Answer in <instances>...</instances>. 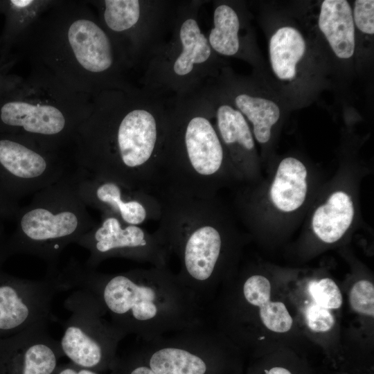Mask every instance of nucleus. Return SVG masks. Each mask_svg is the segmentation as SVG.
<instances>
[{"instance_id":"obj_29","label":"nucleus","mask_w":374,"mask_h":374,"mask_svg":"<svg viewBox=\"0 0 374 374\" xmlns=\"http://www.w3.org/2000/svg\"><path fill=\"white\" fill-rule=\"evenodd\" d=\"M305 317L308 327L315 332L328 331L335 323V319L330 310L314 302L305 308Z\"/></svg>"},{"instance_id":"obj_4","label":"nucleus","mask_w":374,"mask_h":374,"mask_svg":"<svg viewBox=\"0 0 374 374\" xmlns=\"http://www.w3.org/2000/svg\"><path fill=\"white\" fill-rule=\"evenodd\" d=\"M168 102L157 193L214 197L216 189L236 174L217 132L212 106L202 88Z\"/></svg>"},{"instance_id":"obj_8","label":"nucleus","mask_w":374,"mask_h":374,"mask_svg":"<svg viewBox=\"0 0 374 374\" xmlns=\"http://www.w3.org/2000/svg\"><path fill=\"white\" fill-rule=\"evenodd\" d=\"M203 0L180 1L167 40L143 66L145 91L163 98L197 91L226 66L211 48L199 21Z\"/></svg>"},{"instance_id":"obj_5","label":"nucleus","mask_w":374,"mask_h":374,"mask_svg":"<svg viewBox=\"0 0 374 374\" xmlns=\"http://www.w3.org/2000/svg\"><path fill=\"white\" fill-rule=\"evenodd\" d=\"M159 228L179 262L181 282L206 305L228 260L230 226L214 197L159 194Z\"/></svg>"},{"instance_id":"obj_9","label":"nucleus","mask_w":374,"mask_h":374,"mask_svg":"<svg viewBox=\"0 0 374 374\" xmlns=\"http://www.w3.org/2000/svg\"><path fill=\"white\" fill-rule=\"evenodd\" d=\"M87 1L130 69L143 66L167 40L179 3L170 0Z\"/></svg>"},{"instance_id":"obj_22","label":"nucleus","mask_w":374,"mask_h":374,"mask_svg":"<svg viewBox=\"0 0 374 374\" xmlns=\"http://www.w3.org/2000/svg\"><path fill=\"white\" fill-rule=\"evenodd\" d=\"M307 168L301 160L287 157L280 161L269 192L276 209L292 213L301 208L307 196Z\"/></svg>"},{"instance_id":"obj_12","label":"nucleus","mask_w":374,"mask_h":374,"mask_svg":"<svg viewBox=\"0 0 374 374\" xmlns=\"http://www.w3.org/2000/svg\"><path fill=\"white\" fill-rule=\"evenodd\" d=\"M155 374H222L224 351L206 323L163 336L136 349Z\"/></svg>"},{"instance_id":"obj_27","label":"nucleus","mask_w":374,"mask_h":374,"mask_svg":"<svg viewBox=\"0 0 374 374\" xmlns=\"http://www.w3.org/2000/svg\"><path fill=\"white\" fill-rule=\"evenodd\" d=\"M352 15L356 30L362 35L373 37L374 34V1L355 0Z\"/></svg>"},{"instance_id":"obj_1","label":"nucleus","mask_w":374,"mask_h":374,"mask_svg":"<svg viewBox=\"0 0 374 374\" xmlns=\"http://www.w3.org/2000/svg\"><path fill=\"white\" fill-rule=\"evenodd\" d=\"M168 118V99L141 88L98 93L73 139L78 168L156 193Z\"/></svg>"},{"instance_id":"obj_3","label":"nucleus","mask_w":374,"mask_h":374,"mask_svg":"<svg viewBox=\"0 0 374 374\" xmlns=\"http://www.w3.org/2000/svg\"><path fill=\"white\" fill-rule=\"evenodd\" d=\"M57 276L64 291L90 292L118 328L142 342L206 323L205 305L167 267L106 274L71 259Z\"/></svg>"},{"instance_id":"obj_31","label":"nucleus","mask_w":374,"mask_h":374,"mask_svg":"<svg viewBox=\"0 0 374 374\" xmlns=\"http://www.w3.org/2000/svg\"><path fill=\"white\" fill-rule=\"evenodd\" d=\"M4 220L0 215V268L3 262L8 259L6 255V242L7 240V235L5 233L3 226Z\"/></svg>"},{"instance_id":"obj_15","label":"nucleus","mask_w":374,"mask_h":374,"mask_svg":"<svg viewBox=\"0 0 374 374\" xmlns=\"http://www.w3.org/2000/svg\"><path fill=\"white\" fill-rule=\"evenodd\" d=\"M78 193L87 206L116 217L124 223L143 226L159 220L162 202L152 193L89 175L77 168Z\"/></svg>"},{"instance_id":"obj_26","label":"nucleus","mask_w":374,"mask_h":374,"mask_svg":"<svg viewBox=\"0 0 374 374\" xmlns=\"http://www.w3.org/2000/svg\"><path fill=\"white\" fill-rule=\"evenodd\" d=\"M350 303L359 313L374 315V286L370 281L361 280L355 283L350 292Z\"/></svg>"},{"instance_id":"obj_23","label":"nucleus","mask_w":374,"mask_h":374,"mask_svg":"<svg viewBox=\"0 0 374 374\" xmlns=\"http://www.w3.org/2000/svg\"><path fill=\"white\" fill-rule=\"evenodd\" d=\"M354 216L355 207L351 196L344 190H337L314 211L312 229L321 241L334 243L350 228Z\"/></svg>"},{"instance_id":"obj_16","label":"nucleus","mask_w":374,"mask_h":374,"mask_svg":"<svg viewBox=\"0 0 374 374\" xmlns=\"http://www.w3.org/2000/svg\"><path fill=\"white\" fill-rule=\"evenodd\" d=\"M305 32L291 21L279 22L268 38V60L273 78L285 90L302 88L316 75L314 48Z\"/></svg>"},{"instance_id":"obj_30","label":"nucleus","mask_w":374,"mask_h":374,"mask_svg":"<svg viewBox=\"0 0 374 374\" xmlns=\"http://www.w3.org/2000/svg\"><path fill=\"white\" fill-rule=\"evenodd\" d=\"M54 374H102V373L80 367L69 362L59 364Z\"/></svg>"},{"instance_id":"obj_21","label":"nucleus","mask_w":374,"mask_h":374,"mask_svg":"<svg viewBox=\"0 0 374 374\" xmlns=\"http://www.w3.org/2000/svg\"><path fill=\"white\" fill-rule=\"evenodd\" d=\"M346 0H323L316 14V28L333 56L339 61L352 60L356 53L357 37Z\"/></svg>"},{"instance_id":"obj_17","label":"nucleus","mask_w":374,"mask_h":374,"mask_svg":"<svg viewBox=\"0 0 374 374\" xmlns=\"http://www.w3.org/2000/svg\"><path fill=\"white\" fill-rule=\"evenodd\" d=\"M47 326L39 322L0 338V374H54L63 355Z\"/></svg>"},{"instance_id":"obj_7","label":"nucleus","mask_w":374,"mask_h":374,"mask_svg":"<svg viewBox=\"0 0 374 374\" xmlns=\"http://www.w3.org/2000/svg\"><path fill=\"white\" fill-rule=\"evenodd\" d=\"M19 92L0 108L1 130L31 139L51 150L73 144L93 108L92 96L37 69H31Z\"/></svg>"},{"instance_id":"obj_25","label":"nucleus","mask_w":374,"mask_h":374,"mask_svg":"<svg viewBox=\"0 0 374 374\" xmlns=\"http://www.w3.org/2000/svg\"><path fill=\"white\" fill-rule=\"evenodd\" d=\"M308 291L313 302L326 309H337L342 305L341 291L335 282L329 278L311 281Z\"/></svg>"},{"instance_id":"obj_2","label":"nucleus","mask_w":374,"mask_h":374,"mask_svg":"<svg viewBox=\"0 0 374 374\" xmlns=\"http://www.w3.org/2000/svg\"><path fill=\"white\" fill-rule=\"evenodd\" d=\"M31 69L94 97L127 91V64L87 1L51 0L21 36Z\"/></svg>"},{"instance_id":"obj_19","label":"nucleus","mask_w":374,"mask_h":374,"mask_svg":"<svg viewBox=\"0 0 374 374\" xmlns=\"http://www.w3.org/2000/svg\"><path fill=\"white\" fill-rule=\"evenodd\" d=\"M211 82L244 116L255 141L260 144L267 143L282 115L278 102L265 95L250 80L234 75L227 66Z\"/></svg>"},{"instance_id":"obj_18","label":"nucleus","mask_w":374,"mask_h":374,"mask_svg":"<svg viewBox=\"0 0 374 374\" xmlns=\"http://www.w3.org/2000/svg\"><path fill=\"white\" fill-rule=\"evenodd\" d=\"M213 110L214 123L237 177L254 172L256 143L244 116L211 81L202 87Z\"/></svg>"},{"instance_id":"obj_32","label":"nucleus","mask_w":374,"mask_h":374,"mask_svg":"<svg viewBox=\"0 0 374 374\" xmlns=\"http://www.w3.org/2000/svg\"><path fill=\"white\" fill-rule=\"evenodd\" d=\"M266 374H292L287 369L283 367H274Z\"/></svg>"},{"instance_id":"obj_20","label":"nucleus","mask_w":374,"mask_h":374,"mask_svg":"<svg viewBox=\"0 0 374 374\" xmlns=\"http://www.w3.org/2000/svg\"><path fill=\"white\" fill-rule=\"evenodd\" d=\"M207 39L221 57H235L256 65L258 55L244 3L213 1V26Z\"/></svg>"},{"instance_id":"obj_13","label":"nucleus","mask_w":374,"mask_h":374,"mask_svg":"<svg viewBox=\"0 0 374 374\" xmlns=\"http://www.w3.org/2000/svg\"><path fill=\"white\" fill-rule=\"evenodd\" d=\"M75 243L89 251L84 265L93 269L112 258L166 267L172 255L159 228L150 232L143 226L126 224L107 214H101L100 221Z\"/></svg>"},{"instance_id":"obj_28","label":"nucleus","mask_w":374,"mask_h":374,"mask_svg":"<svg viewBox=\"0 0 374 374\" xmlns=\"http://www.w3.org/2000/svg\"><path fill=\"white\" fill-rule=\"evenodd\" d=\"M109 374H155L144 362L136 350L117 356Z\"/></svg>"},{"instance_id":"obj_24","label":"nucleus","mask_w":374,"mask_h":374,"mask_svg":"<svg viewBox=\"0 0 374 374\" xmlns=\"http://www.w3.org/2000/svg\"><path fill=\"white\" fill-rule=\"evenodd\" d=\"M241 294L249 305L259 308V316L269 330L286 332L290 330L293 320L284 303L270 301L271 285L269 280L259 274L247 277L241 286Z\"/></svg>"},{"instance_id":"obj_14","label":"nucleus","mask_w":374,"mask_h":374,"mask_svg":"<svg viewBox=\"0 0 374 374\" xmlns=\"http://www.w3.org/2000/svg\"><path fill=\"white\" fill-rule=\"evenodd\" d=\"M57 274L47 273L42 279L30 280L0 268V338L48 321L52 301L56 293L63 291Z\"/></svg>"},{"instance_id":"obj_11","label":"nucleus","mask_w":374,"mask_h":374,"mask_svg":"<svg viewBox=\"0 0 374 374\" xmlns=\"http://www.w3.org/2000/svg\"><path fill=\"white\" fill-rule=\"evenodd\" d=\"M71 315L59 341L63 357L80 367L100 373L110 371L118 346L127 335L111 321L90 292L75 289L64 302Z\"/></svg>"},{"instance_id":"obj_10","label":"nucleus","mask_w":374,"mask_h":374,"mask_svg":"<svg viewBox=\"0 0 374 374\" xmlns=\"http://www.w3.org/2000/svg\"><path fill=\"white\" fill-rule=\"evenodd\" d=\"M61 151L28 137L0 135V215L15 220L20 201L60 180L69 172Z\"/></svg>"},{"instance_id":"obj_6","label":"nucleus","mask_w":374,"mask_h":374,"mask_svg":"<svg viewBox=\"0 0 374 374\" xmlns=\"http://www.w3.org/2000/svg\"><path fill=\"white\" fill-rule=\"evenodd\" d=\"M76 182V171L69 172L20 208L15 229L7 237V258L16 254L35 256L47 263L48 273L57 271L64 249L97 223L80 197Z\"/></svg>"}]
</instances>
